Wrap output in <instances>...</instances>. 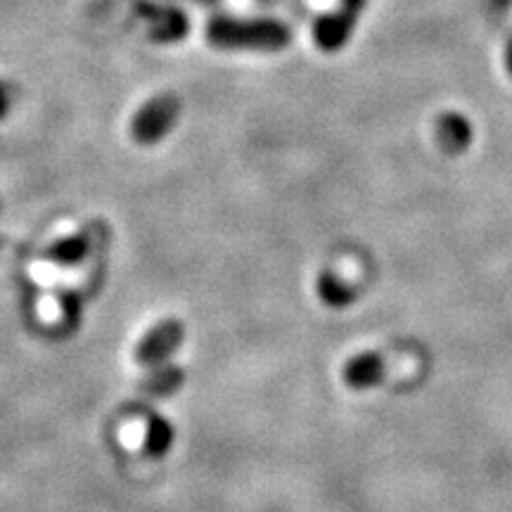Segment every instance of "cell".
Returning a JSON list of instances; mask_svg holds the SVG:
<instances>
[{
  "label": "cell",
  "mask_w": 512,
  "mask_h": 512,
  "mask_svg": "<svg viewBox=\"0 0 512 512\" xmlns=\"http://www.w3.org/2000/svg\"><path fill=\"white\" fill-rule=\"evenodd\" d=\"M207 41L219 48L278 46L283 43V31L271 24H240L230 19H216L209 24Z\"/></svg>",
  "instance_id": "6da1fadb"
},
{
  "label": "cell",
  "mask_w": 512,
  "mask_h": 512,
  "mask_svg": "<svg viewBox=\"0 0 512 512\" xmlns=\"http://www.w3.org/2000/svg\"><path fill=\"white\" fill-rule=\"evenodd\" d=\"M178 114H181L178 98H174V95H159V98L147 102L143 110L136 114L131 124L133 138L140 145L159 143L174 128Z\"/></svg>",
  "instance_id": "7a4b0ae2"
},
{
  "label": "cell",
  "mask_w": 512,
  "mask_h": 512,
  "mask_svg": "<svg viewBox=\"0 0 512 512\" xmlns=\"http://www.w3.org/2000/svg\"><path fill=\"white\" fill-rule=\"evenodd\" d=\"M183 337H185V328L181 320L166 318L147 332L143 339H140L136 351H133V361L143 368L159 366V363L166 361V358L181 347Z\"/></svg>",
  "instance_id": "3957f363"
},
{
  "label": "cell",
  "mask_w": 512,
  "mask_h": 512,
  "mask_svg": "<svg viewBox=\"0 0 512 512\" xmlns=\"http://www.w3.org/2000/svg\"><path fill=\"white\" fill-rule=\"evenodd\" d=\"M389 375V361L377 351H361L351 356L347 366L342 368V380L354 392H368L380 387Z\"/></svg>",
  "instance_id": "277c9868"
},
{
  "label": "cell",
  "mask_w": 512,
  "mask_h": 512,
  "mask_svg": "<svg viewBox=\"0 0 512 512\" xmlns=\"http://www.w3.org/2000/svg\"><path fill=\"white\" fill-rule=\"evenodd\" d=\"M316 294L328 309H349L356 302L358 287L349 283L347 278H342L337 271H323L316 280Z\"/></svg>",
  "instance_id": "5b68a950"
},
{
  "label": "cell",
  "mask_w": 512,
  "mask_h": 512,
  "mask_svg": "<svg viewBox=\"0 0 512 512\" xmlns=\"http://www.w3.org/2000/svg\"><path fill=\"white\" fill-rule=\"evenodd\" d=\"M98 233V228L88 226L86 230H81V233L69 235V238L55 242V245L48 249L46 256L50 261H55V264H76V261H81L83 256L91 252Z\"/></svg>",
  "instance_id": "8992f818"
},
{
  "label": "cell",
  "mask_w": 512,
  "mask_h": 512,
  "mask_svg": "<svg viewBox=\"0 0 512 512\" xmlns=\"http://www.w3.org/2000/svg\"><path fill=\"white\" fill-rule=\"evenodd\" d=\"M143 444H145L147 456L162 458L171 448V444H174V427H171L162 415H152L145 425Z\"/></svg>",
  "instance_id": "52a82bcc"
},
{
  "label": "cell",
  "mask_w": 512,
  "mask_h": 512,
  "mask_svg": "<svg viewBox=\"0 0 512 512\" xmlns=\"http://www.w3.org/2000/svg\"><path fill=\"white\" fill-rule=\"evenodd\" d=\"M152 17H155V22H152V36L157 38V41H178V38L185 36V31H188V22H185V17L181 12L176 10H164V12H152Z\"/></svg>",
  "instance_id": "ba28073f"
},
{
  "label": "cell",
  "mask_w": 512,
  "mask_h": 512,
  "mask_svg": "<svg viewBox=\"0 0 512 512\" xmlns=\"http://www.w3.org/2000/svg\"><path fill=\"white\" fill-rule=\"evenodd\" d=\"M181 384H183V370L171 366L162 370V373L147 377V382H143V389L152 394H169V392H176Z\"/></svg>",
  "instance_id": "9c48e42d"
},
{
  "label": "cell",
  "mask_w": 512,
  "mask_h": 512,
  "mask_svg": "<svg viewBox=\"0 0 512 512\" xmlns=\"http://www.w3.org/2000/svg\"><path fill=\"white\" fill-rule=\"evenodd\" d=\"M10 105H12V95L8 91V86H5V83H0V119L8 114Z\"/></svg>",
  "instance_id": "30bf717a"
},
{
  "label": "cell",
  "mask_w": 512,
  "mask_h": 512,
  "mask_svg": "<svg viewBox=\"0 0 512 512\" xmlns=\"http://www.w3.org/2000/svg\"><path fill=\"white\" fill-rule=\"evenodd\" d=\"M121 434H124V441L128 446L138 444V437H143V434H138V427H131V425L124 427V432H121Z\"/></svg>",
  "instance_id": "8fae6325"
}]
</instances>
